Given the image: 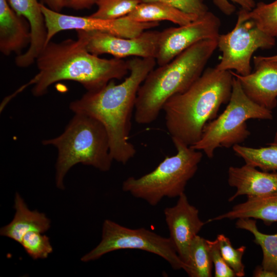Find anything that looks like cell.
Listing matches in <instances>:
<instances>
[{
	"label": "cell",
	"mask_w": 277,
	"mask_h": 277,
	"mask_svg": "<svg viewBox=\"0 0 277 277\" xmlns=\"http://www.w3.org/2000/svg\"><path fill=\"white\" fill-rule=\"evenodd\" d=\"M130 74L122 83L110 81L103 87L87 91L69 104L74 113L92 116L103 124L108 134L113 160L126 164L136 149L129 141L131 120L138 89L156 64L154 58L134 57L127 61Z\"/></svg>",
	"instance_id": "obj_1"
},
{
	"label": "cell",
	"mask_w": 277,
	"mask_h": 277,
	"mask_svg": "<svg viewBox=\"0 0 277 277\" xmlns=\"http://www.w3.org/2000/svg\"><path fill=\"white\" fill-rule=\"evenodd\" d=\"M37 74L12 94V100L32 85V93L39 97L49 87L61 81L80 83L87 91L98 89L112 80H121L129 71L127 61L102 58L88 51L83 40L67 39L60 43L49 42L36 58Z\"/></svg>",
	"instance_id": "obj_2"
},
{
	"label": "cell",
	"mask_w": 277,
	"mask_h": 277,
	"mask_svg": "<svg viewBox=\"0 0 277 277\" xmlns=\"http://www.w3.org/2000/svg\"><path fill=\"white\" fill-rule=\"evenodd\" d=\"M232 81L230 70L208 68L187 90L168 99L163 110L172 140L189 146L196 143L205 125L216 117L223 104L229 102Z\"/></svg>",
	"instance_id": "obj_3"
},
{
	"label": "cell",
	"mask_w": 277,
	"mask_h": 277,
	"mask_svg": "<svg viewBox=\"0 0 277 277\" xmlns=\"http://www.w3.org/2000/svg\"><path fill=\"white\" fill-rule=\"evenodd\" d=\"M217 39L199 42L149 73L137 93L134 119L137 124L155 121L168 99L192 85L217 48Z\"/></svg>",
	"instance_id": "obj_4"
},
{
	"label": "cell",
	"mask_w": 277,
	"mask_h": 277,
	"mask_svg": "<svg viewBox=\"0 0 277 277\" xmlns=\"http://www.w3.org/2000/svg\"><path fill=\"white\" fill-rule=\"evenodd\" d=\"M42 144L57 149L55 182L61 190L65 189V176L74 165L82 164L106 172L113 161L105 127L96 118L84 114L74 113L62 134L44 140Z\"/></svg>",
	"instance_id": "obj_5"
},
{
	"label": "cell",
	"mask_w": 277,
	"mask_h": 277,
	"mask_svg": "<svg viewBox=\"0 0 277 277\" xmlns=\"http://www.w3.org/2000/svg\"><path fill=\"white\" fill-rule=\"evenodd\" d=\"M172 142L176 154L166 156L149 173L138 178L129 177L123 182L122 190L153 206L164 197H179L184 193L196 172L203 153L178 141Z\"/></svg>",
	"instance_id": "obj_6"
},
{
	"label": "cell",
	"mask_w": 277,
	"mask_h": 277,
	"mask_svg": "<svg viewBox=\"0 0 277 277\" xmlns=\"http://www.w3.org/2000/svg\"><path fill=\"white\" fill-rule=\"evenodd\" d=\"M272 117L271 110L250 99L239 80L233 75L231 95L226 109L205 125L200 140L190 147L204 152L211 159L216 148L233 147L248 137L250 133L246 124L248 120H271Z\"/></svg>",
	"instance_id": "obj_7"
},
{
	"label": "cell",
	"mask_w": 277,
	"mask_h": 277,
	"mask_svg": "<svg viewBox=\"0 0 277 277\" xmlns=\"http://www.w3.org/2000/svg\"><path fill=\"white\" fill-rule=\"evenodd\" d=\"M128 249L143 250L160 256L174 270H184L186 267L169 238L144 228H129L108 219L103 224L100 242L84 255L81 261H94L109 252Z\"/></svg>",
	"instance_id": "obj_8"
},
{
	"label": "cell",
	"mask_w": 277,
	"mask_h": 277,
	"mask_svg": "<svg viewBox=\"0 0 277 277\" xmlns=\"http://www.w3.org/2000/svg\"><path fill=\"white\" fill-rule=\"evenodd\" d=\"M275 42V38L261 30L241 9L234 28L218 38L217 47L222 56L215 68L221 71L234 70L240 75H248L251 72L250 61L254 52L259 49H271Z\"/></svg>",
	"instance_id": "obj_9"
},
{
	"label": "cell",
	"mask_w": 277,
	"mask_h": 277,
	"mask_svg": "<svg viewBox=\"0 0 277 277\" xmlns=\"http://www.w3.org/2000/svg\"><path fill=\"white\" fill-rule=\"evenodd\" d=\"M46 22L47 36L46 45L58 32L67 30H84L107 33L132 38L159 25V22H137L126 17L108 19L88 16H76L56 12L40 4Z\"/></svg>",
	"instance_id": "obj_10"
},
{
	"label": "cell",
	"mask_w": 277,
	"mask_h": 277,
	"mask_svg": "<svg viewBox=\"0 0 277 277\" xmlns=\"http://www.w3.org/2000/svg\"><path fill=\"white\" fill-rule=\"evenodd\" d=\"M221 24L219 18L208 11L188 24L168 28L160 32L156 63L162 66L169 63L201 41L217 39Z\"/></svg>",
	"instance_id": "obj_11"
},
{
	"label": "cell",
	"mask_w": 277,
	"mask_h": 277,
	"mask_svg": "<svg viewBox=\"0 0 277 277\" xmlns=\"http://www.w3.org/2000/svg\"><path fill=\"white\" fill-rule=\"evenodd\" d=\"M76 31L88 51L94 55L108 53L119 58L156 57L160 31L146 30L136 37L126 38L98 31Z\"/></svg>",
	"instance_id": "obj_12"
},
{
	"label": "cell",
	"mask_w": 277,
	"mask_h": 277,
	"mask_svg": "<svg viewBox=\"0 0 277 277\" xmlns=\"http://www.w3.org/2000/svg\"><path fill=\"white\" fill-rule=\"evenodd\" d=\"M164 213L169 238L186 267L190 243L206 223L200 219L198 209L190 204L185 193L179 196L175 205L166 208Z\"/></svg>",
	"instance_id": "obj_13"
},
{
	"label": "cell",
	"mask_w": 277,
	"mask_h": 277,
	"mask_svg": "<svg viewBox=\"0 0 277 277\" xmlns=\"http://www.w3.org/2000/svg\"><path fill=\"white\" fill-rule=\"evenodd\" d=\"M254 71L241 75L230 70L246 95L252 101L272 110L277 105V61L264 56L253 57Z\"/></svg>",
	"instance_id": "obj_14"
},
{
	"label": "cell",
	"mask_w": 277,
	"mask_h": 277,
	"mask_svg": "<svg viewBox=\"0 0 277 277\" xmlns=\"http://www.w3.org/2000/svg\"><path fill=\"white\" fill-rule=\"evenodd\" d=\"M228 183L236 189L235 193L228 199L230 202L244 195L247 197L277 195V173L261 171L247 164L241 167H230Z\"/></svg>",
	"instance_id": "obj_15"
},
{
	"label": "cell",
	"mask_w": 277,
	"mask_h": 277,
	"mask_svg": "<svg viewBox=\"0 0 277 277\" xmlns=\"http://www.w3.org/2000/svg\"><path fill=\"white\" fill-rule=\"evenodd\" d=\"M13 10L28 22L31 42L27 51L16 56L15 63L19 67L32 65L46 44L47 30L40 4L37 0H8Z\"/></svg>",
	"instance_id": "obj_16"
},
{
	"label": "cell",
	"mask_w": 277,
	"mask_h": 277,
	"mask_svg": "<svg viewBox=\"0 0 277 277\" xmlns=\"http://www.w3.org/2000/svg\"><path fill=\"white\" fill-rule=\"evenodd\" d=\"M31 30L27 20L17 14L8 0H0V51L6 56L17 55L30 45Z\"/></svg>",
	"instance_id": "obj_17"
},
{
	"label": "cell",
	"mask_w": 277,
	"mask_h": 277,
	"mask_svg": "<svg viewBox=\"0 0 277 277\" xmlns=\"http://www.w3.org/2000/svg\"><path fill=\"white\" fill-rule=\"evenodd\" d=\"M15 214L13 220L2 227L0 235L21 243L24 235L30 231L44 233L51 226L46 215L37 210H30L20 194L16 192L14 199Z\"/></svg>",
	"instance_id": "obj_18"
},
{
	"label": "cell",
	"mask_w": 277,
	"mask_h": 277,
	"mask_svg": "<svg viewBox=\"0 0 277 277\" xmlns=\"http://www.w3.org/2000/svg\"><path fill=\"white\" fill-rule=\"evenodd\" d=\"M251 218L262 220L266 224L277 222V195L247 197L246 201L233 206L229 211L208 220Z\"/></svg>",
	"instance_id": "obj_19"
},
{
	"label": "cell",
	"mask_w": 277,
	"mask_h": 277,
	"mask_svg": "<svg viewBox=\"0 0 277 277\" xmlns=\"http://www.w3.org/2000/svg\"><path fill=\"white\" fill-rule=\"evenodd\" d=\"M125 17L137 22L168 21L182 26L191 23L199 16L184 12L165 3L151 2L140 3Z\"/></svg>",
	"instance_id": "obj_20"
},
{
	"label": "cell",
	"mask_w": 277,
	"mask_h": 277,
	"mask_svg": "<svg viewBox=\"0 0 277 277\" xmlns=\"http://www.w3.org/2000/svg\"><path fill=\"white\" fill-rule=\"evenodd\" d=\"M237 220L236 227L251 232L254 238V242L261 247L263 252L262 267L277 273V233L268 234L261 232L256 221L251 218Z\"/></svg>",
	"instance_id": "obj_21"
},
{
	"label": "cell",
	"mask_w": 277,
	"mask_h": 277,
	"mask_svg": "<svg viewBox=\"0 0 277 277\" xmlns=\"http://www.w3.org/2000/svg\"><path fill=\"white\" fill-rule=\"evenodd\" d=\"M268 146L258 148L237 144L232 147L235 154L246 164L259 168L263 171L277 170V132L273 142Z\"/></svg>",
	"instance_id": "obj_22"
},
{
	"label": "cell",
	"mask_w": 277,
	"mask_h": 277,
	"mask_svg": "<svg viewBox=\"0 0 277 277\" xmlns=\"http://www.w3.org/2000/svg\"><path fill=\"white\" fill-rule=\"evenodd\" d=\"M212 264L207 240L197 235L190 243L184 271L190 277H210Z\"/></svg>",
	"instance_id": "obj_23"
},
{
	"label": "cell",
	"mask_w": 277,
	"mask_h": 277,
	"mask_svg": "<svg viewBox=\"0 0 277 277\" xmlns=\"http://www.w3.org/2000/svg\"><path fill=\"white\" fill-rule=\"evenodd\" d=\"M244 10L245 15L261 30L277 38V0L270 3L260 2L251 11Z\"/></svg>",
	"instance_id": "obj_24"
},
{
	"label": "cell",
	"mask_w": 277,
	"mask_h": 277,
	"mask_svg": "<svg viewBox=\"0 0 277 277\" xmlns=\"http://www.w3.org/2000/svg\"><path fill=\"white\" fill-rule=\"evenodd\" d=\"M140 3L138 0H98L97 10L89 16L108 19L121 18L131 13Z\"/></svg>",
	"instance_id": "obj_25"
},
{
	"label": "cell",
	"mask_w": 277,
	"mask_h": 277,
	"mask_svg": "<svg viewBox=\"0 0 277 277\" xmlns=\"http://www.w3.org/2000/svg\"><path fill=\"white\" fill-rule=\"evenodd\" d=\"M44 233L30 231L25 234L20 244L33 260L47 259L52 252L49 238Z\"/></svg>",
	"instance_id": "obj_26"
},
{
	"label": "cell",
	"mask_w": 277,
	"mask_h": 277,
	"mask_svg": "<svg viewBox=\"0 0 277 277\" xmlns=\"http://www.w3.org/2000/svg\"><path fill=\"white\" fill-rule=\"evenodd\" d=\"M216 239L223 258L233 270L235 276H245V266L243 263L242 258L246 247L241 246L238 248H234L230 239L223 234H218Z\"/></svg>",
	"instance_id": "obj_27"
},
{
	"label": "cell",
	"mask_w": 277,
	"mask_h": 277,
	"mask_svg": "<svg viewBox=\"0 0 277 277\" xmlns=\"http://www.w3.org/2000/svg\"><path fill=\"white\" fill-rule=\"evenodd\" d=\"M140 3L160 2L169 4L187 13L201 16L208 11L203 0H138Z\"/></svg>",
	"instance_id": "obj_28"
},
{
	"label": "cell",
	"mask_w": 277,
	"mask_h": 277,
	"mask_svg": "<svg viewBox=\"0 0 277 277\" xmlns=\"http://www.w3.org/2000/svg\"><path fill=\"white\" fill-rule=\"evenodd\" d=\"M207 243L212 262L214 267V276H236L233 270L223 258L216 239L214 241L207 240Z\"/></svg>",
	"instance_id": "obj_29"
},
{
	"label": "cell",
	"mask_w": 277,
	"mask_h": 277,
	"mask_svg": "<svg viewBox=\"0 0 277 277\" xmlns=\"http://www.w3.org/2000/svg\"><path fill=\"white\" fill-rule=\"evenodd\" d=\"M230 2L238 4L242 9L247 11H251L256 5L254 0H213L214 4L226 15H230L235 11V7Z\"/></svg>",
	"instance_id": "obj_30"
},
{
	"label": "cell",
	"mask_w": 277,
	"mask_h": 277,
	"mask_svg": "<svg viewBox=\"0 0 277 277\" xmlns=\"http://www.w3.org/2000/svg\"><path fill=\"white\" fill-rule=\"evenodd\" d=\"M98 0H64L65 4L72 8L82 9L95 4Z\"/></svg>",
	"instance_id": "obj_31"
},
{
	"label": "cell",
	"mask_w": 277,
	"mask_h": 277,
	"mask_svg": "<svg viewBox=\"0 0 277 277\" xmlns=\"http://www.w3.org/2000/svg\"><path fill=\"white\" fill-rule=\"evenodd\" d=\"M42 1L47 5L49 9L58 12H60L65 7L64 0H42Z\"/></svg>",
	"instance_id": "obj_32"
},
{
	"label": "cell",
	"mask_w": 277,
	"mask_h": 277,
	"mask_svg": "<svg viewBox=\"0 0 277 277\" xmlns=\"http://www.w3.org/2000/svg\"><path fill=\"white\" fill-rule=\"evenodd\" d=\"M254 277H277V273L263 268L262 266L255 268L253 271Z\"/></svg>",
	"instance_id": "obj_33"
},
{
	"label": "cell",
	"mask_w": 277,
	"mask_h": 277,
	"mask_svg": "<svg viewBox=\"0 0 277 277\" xmlns=\"http://www.w3.org/2000/svg\"><path fill=\"white\" fill-rule=\"evenodd\" d=\"M265 57L269 60L277 61V54L272 56H265Z\"/></svg>",
	"instance_id": "obj_34"
}]
</instances>
